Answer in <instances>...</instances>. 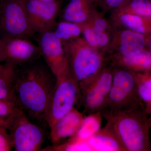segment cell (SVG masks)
Masks as SVG:
<instances>
[{
    "label": "cell",
    "mask_w": 151,
    "mask_h": 151,
    "mask_svg": "<svg viewBox=\"0 0 151 151\" xmlns=\"http://www.w3.org/2000/svg\"><path fill=\"white\" fill-rule=\"evenodd\" d=\"M19 66L14 88L17 105L31 121H45L56 76L45 62L38 60Z\"/></svg>",
    "instance_id": "obj_1"
},
{
    "label": "cell",
    "mask_w": 151,
    "mask_h": 151,
    "mask_svg": "<svg viewBox=\"0 0 151 151\" xmlns=\"http://www.w3.org/2000/svg\"><path fill=\"white\" fill-rule=\"evenodd\" d=\"M108 113L106 126L114 132L125 150L151 151L150 119L142 108Z\"/></svg>",
    "instance_id": "obj_2"
},
{
    "label": "cell",
    "mask_w": 151,
    "mask_h": 151,
    "mask_svg": "<svg viewBox=\"0 0 151 151\" xmlns=\"http://www.w3.org/2000/svg\"><path fill=\"white\" fill-rule=\"evenodd\" d=\"M62 42L71 75L78 86L87 84L100 69L102 63L100 56L84 39L77 38Z\"/></svg>",
    "instance_id": "obj_3"
},
{
    "label": "cell",
    "mask_w": 151,
    "mask_h": 151,
    "mask_svg": "<svg viewBox=\"0 0 151 151\" xmlns=\"http://www.w3.org/2000/svg\"><path fill=\"white\" fill-rule=\"evenodd\" d=\"M56 78V85L52 93L44 117L45 121L50 129L74 108L80 95L78 82L71 75L68 68Z\"/></svg>",
    "instance_id": "obj_4"
},
{
    "label": "cell",
    "mask_w": 151,
    "mask_h": 151,
    "mask_svg": "<svg viewBox=\"0 0 151 151\" xmlns=\"http://www.w3.org/2000/svg\"><path fill=\"white\" fill-rule=\"evenodd\" d=\"M105 107L109 109V112L142 108L138 96L137 75L124 69L114 73Z\"/></svg>",
    "instance_id": "obj_5"
},
{
    "label": "cell",
    "mask_w": 151,
    "mask_h": 151,
    "mask_svg": "<svg viewBox=\"0 0 151 151\" xmlns=\"http://www.w3.org/2000/svg\"><path fill=\"white\" fill-rule=\"evenodd\" d=\"M6 129L16 151L41 150L45 141L42 128L34 124L21 109L7 119Z\"/></svg>",
    "instance_id": "obj_6"
},
{
    "label": "cell",
    "mask_w": 151,
    "mask_h": 151,
    "mask_svg": "<svg viewBox=\"0 0 151 151\" xmlns=\"http://www.w3.org/2000/svg\"><path fill=\"white\" fill-rule=\"evenodd\" d=\"M0 31L12 37L28 38L35 34L23 0L0 2Z\"/></svg>",
    "instance_id": "obj_7"
},
{
    "label": "cell",
    "mask_w": 151,
    "mask_h": 151,
    "mask_svg": "<svg viewBox=\"0 0 151 151\" xmlns=\"http://www.w3.org/2000/svg\"><path fill=\"white\" fill-rule=\"evenodd\" d=\"M28 39L0 38V62L12 63L18 66L38 60L41 56L38 46Z\"/></svg>",
    "instance_id": "obj_8"
},
{
    "label": "cell",
    "mask_w": 151,
    "mask_h": 151,
    "mask_svg": "<svg viewBox=\"0 0 151 151\" xmlns=\"http://www.w3.org/2000/svg\"><path fill=\"white\" fill-rule=\"evenodd\" d=\"M31 25L35 34L52 31L62 5L61 0L54 1L23 0Z\"/></svg>",
    "instance_id": "obj_9"
},
{
    "label": "cell",
    "mask_w": 151,
    "mask_h": 151,
    "mask_svg": "<svg viewBox=\"0 0 151 151\" xmlns=\"http://www.w3.org/2000/svg\"><path fill=\"white\" fill-rule=\"evenodd\" d=\"M113 74L106 71L79 87L85 111L90 114L105 108L111 90Z\"/></svg>",
    "instance_id": "obj_10"
},
{
    "label": "cell",
    "mask_w": 151,
    "mask_h": 151,
    "mask_svg": "<svg viewBox=\"0 0 151 151\" xmlns=\"http://www.w3.org/2000/svg\"><path fill=\"white\" fill-rule=\"evenodd\" d=\"M39 34L37 40L41 55L52 73L57 77L68 68L63 44L52 31Z\"/></svg>",
    "instance_id": "obj_11"
},
{
    "label": "cell",
    "mask_w": 151,
    "mask_h": 151,
    "mask_svg": "<svg viewBox=\"0 0 151 151\" xmlns=\"http://www.w3.org/2000/svg\"><path fill=\"white\" fill-rule=\"evenodd\" d=\"M84 117L80 112L73 108L57 121L50 128V138L53 145L60 141L75 135L81 126Z\"/></svg>",
    "instance_id": "obj_12"
},
{
    "label": "cell",
    "mask_w": 151,
    "mask_h": 151,
    "mask_svg": "<svg viewBox=\"0 0 151 151\" xmlns=\"http://www.w3.org/2000/svg\"><path fill=\"white\" fill-rule=\"evenodd\" d=\"M95 0H69L62 11L61 19L79 24L86 23Z\"/></svg>",
    "instance_id": "obj_13"
},
{
    "label": "cell",
    "mask_w": 151,
    "mask_h": 151,
    "mask_svg": "<svg viewBox=\"0 0 151 151\" xmlns=\"http://www.w3.org/2000/svg\"><path fill=\"white\" fill-rule=\"evenodd\" d=\"M86 141L92 151H126L117 136L107 126Z\"/></svg>",
    "instance_id": "obj_14"
},
{
    "label": "cell",
    "mask_w": 151,
    "mask_h": 151,
    "mask_svg": "<svg viewBox=\"0 0 151 151\" xmlns=\"http://www.w3.org/2000/svg\"><path fill=\"white\" fill-rule=\"evenodd\" d=\"M146 44L145 35L127 30L121 34L119 49L124 57H127L142 51Z\"/></svg>",
    "instance_id": "obj_15"
},
{
    "label": "cell",
    "mask_w": 151,
    "mask_h": 151,
    "mask_svg": "<svg viewBox=\"0 0 151 151\" xmlns=\"http://www.w3.org/2000/svg\"><path fill=\"white\" fill-rule=\"evenodd\" d=\"M17 67L10 62H5L0 64V91L12 97L16 103L14 88Z\"/></svg>",
    "instance_id": "obj_16"
},
{
    "label": "cell",
    "mask_w": 151,
    "mask_h": 151,
    "mask_svg": "<svg viewBox=\"0 0 151 151\" xmlns=\"http://www.w3.org/2000/svg\"><path fill=\"white\" fill-rule=\"evenodd\" d=\"M91 113L84 118L79 129L70 139L86 141L100 130L101 119L100 113Z\"/></svg>",
    "instance_id": "obj_17"
},
{
    "label": "cell",
    "mask_w": 151,
    "mask_h": 151,
    "mask_svg": "<svg viewBox=\"0 0 151 151\" xmlns=\"http://www.w3.org/2000/svg\"><path fill=\"white\" fill-rule=\"evenodd\" d=\"M138 94L142 109L149 116L151 115V72L138 73Z\"/></svg>",
    "instance_id": "obj_18"
},
{
    "label": "cell",
    "mask_w": 151,
    "mask_h": 151,
    "mask_svg": "<svg viewBox=\"0 0 151 151\" xmlns=\"http://www.w3.org/2000/svg\"><path fill=\"white\" fill-rule=\"evenodd\" d=\"M120 19L125 26L133 31L145 36L151 32V19L130 13L122 15Z\"/></svg>",
    "instance_id": "obj_19"
},
{
    "label": "cell",
    "mask_w": 151,
    "mask_h": 151,
    "mask_svg": "<svg viewBox=\"0 0 151 151\" xmlns=\"http://www.w3.org/2000/svg\"><path fill=\"white\" fill-rule=\"evenodd\" d=\"M124 62L139 73L151 72V52L144 49L131 56L124 57Z\"/></svg>",
    "instance_id": "obj_20"
},
{
    "label": "cell",
    "mask_w": 151,
    "mask_h": 151,
    "mask_svg": "<svg viewBox=\"0 0 151 151\" xmlns=\"http://www.w3.org/2000/svg\"><path fill=\"white\" fill-rule=\"evenodd\" d=\"M52 31L62 42L69 41L78 38L82 32V25L61 20L57 23Z\"/></svg>",
    "instance_id": "obj_21"
},
{
    "label": "cell",
    "mask_w": 151,
    "mask_h": 151,
    "mask_svg": "<svg viewBox=\"0 0 151 151\" xmlns=\"http://www.w3.org/2000/svg\"><path fill=\"white\" fill-rule=\"evenodd\" d=\"M122 6L129 10L130 13L151 19V3L149 0H128Z\"/></svg>",
    "instance_id": "obj_22"
},
{
    "label": "cell",
    "mask_w": 151,
    "mask_h": 151,
    "mask_svg": "<svg viewBox=\"0 0 151 151\" xmlns=\"http://www.w3.org/2000/svg\"><path fill=\"white\" fill-rule=\"evenodd\" d=\"M15 103L0 100V117L8 119L20 110Z\"/></svg>",
    "instance_id": "obj_23"
},
{
    "label": "cell",
    "mask_w": 151,
    "mask_h": 151,
    "mask_svg": "<svg viewBox=\"0 0 151 151\" xmlns=\"http://www.w3.org/2000/svg\"><path fill=\"white\" fill-rule=\"evenodd\" d=\"M13 148L12 141L6 127L0 128V151H12Z\"/></svg>",
    "instance_id": "obj_24"
},
{
    "label": "cell",
    "mask_w": 151,
    "mask_h": 151,
    "mask_svg": "<svg viewBox=\"0 0 151 151\" xmlns=\"http://www.w3.org/2000/svg\"><path fill=\"white\" fill-rule=\"evenodd\" d=\"M82 27L84 39L86 42L92 47H96L98 46L97 37L94 29L89 27L86 24H82Z\"/></svg>",
    "instance_id": "obj_25"
},
{
    "label": "cell",
    "mask_w": 151,
    "mask_h": 151,
    "mask_svg": "<svg viewBox=\"0 0 151 151\" xmlns=\"http://www.w3.org/2000/svg\"><path fill=\"white\" fill-rule=\"evenodd\" d=\"M128 0H103V2L108 7L117 8L121 7Z\"/></svg>",
    "instance_id": "obj_26"
},
{
    "label": "cell",
    "mask_w": 151,
    "mask_h": 151,
    "mask_svg": "<svg viewBox=\"0 0 151 151\" xmlns=\"http://www.w3.org/2000/svg\"><path fill=\"white\" fill-rule=\"evenodd\" d=\"M107 24L105 20L102 19H97L94 24V27L93 29L95 31L103 32L106 28Z\"/></svg>",
    "instance_id": "obj_27"
},
{
    "label": "cell",
    "mask_w": 151,
    "mask_h": 151,
    "mask_svg": "<svg viewBox=\"0 0 151 151\" xmlns=\"http://www.w3.org/2000/svg\"><path fill=\"white\" fill-rule=\"evenodd\" d=\"M95 32L97 37L98 45L101 46H104L106 45L108 41V37L107 35L101 32L95 31Z\"/></svg>",
    "instance_id": "obj_28"
},
{
    "label": "cell",
    "mask_w": 151,
    "mask_h": 151,
    "mask_svg": "<svg viewBox=\"0 0 151 151\" xmlns=\"http://www.w3.org/2000/svg\"><path fill=\"white\" fill-rule=\"evenodd\" d=\"M7 124V119L0 117V128L4 127L6 128Z\"/></svg>",
    "instance_id": "obj_29"
},
{
    "label": "cell",
    "mask_w": 151,
    "mask_h": 151,
    "mask_svg": "<svg viewBox=\"0 0 151 151\" xmlns=\"http://www.w3.org/2000/svg\"><path fill=\"white\" fill-rule=\"evenodd\" d=\"M148 45L150 48V51L151 52V32L148 35Z\"/></svg>",
    "instance_id": "obj_30"
},
{
    "label": "cell",
    "mask_w": 151,
    "mask_h": 151,
    "mask_svg": "<svg viewBox=\"0 0 151 151\" xmlns=\"http://www.w3.org/2000/svg\"><path fill=\"white\" fill-rule=\"evenodd\" d=\"M31 1H40L44 2H51L54 1H56V0H31Z\"/></svg>",
    "instance_id": "obj_31"
},
{
    "label": "cell",
    "mask_w": 151,
    "mask_h": 151,
    "mask_svg": "<svg viewBox=\"0 0 151 151\" xmlns=\"http://www.w3.org/2000/svg\"><path fill=\"white\" fill-rule=\"evenodd\" d=\"M150 128L151 129V119H150Z\"/></svg>",
    "instance_id": "obj_32"
},
{
    "label": "cell",
    "mask_w": 151,
    "mask_h": 151,
    "mask_svg": "<svg viewBox=\"0 0 151 151\" xmlns=\"http://www.w3.org/2000/svg\"><path fill=\"white\" fill-rule=\"evenodd\" d=\"M3 0H0V2L1 1H2Z\"/></svg>",
    "instance_id": "obj_33"
},
{
    "label": "cell",
    "mask_w": 151,
    "mask_h": 151,
    "mask_svg": "<svg viewBox=\"0 0 151 151\" xmlns=\"http://www.w3.org/2000/svg\"><path fill=\"white\" fill-rule=\"evenodd\" d=\"M149 1H150L151 3V0H149Z\"/></svg>",
    "instance_id": "obj_34"
}]
</instances>
